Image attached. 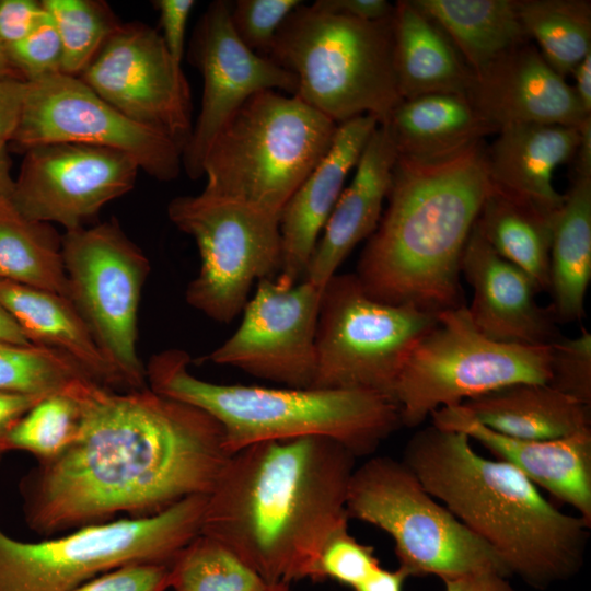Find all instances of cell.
I'll use <instances>...</instances> for the list:
<instances>
[{
  "mask_svg": "<svg viewBox=\"0 0 591 591\" xmlns=\"http://www.w3.org/2000/svg\"><path fill=\"white\" fill-rule=\"evenodd\" d=\"M63 392L79 409L76 437L19 484L24 519L38 534L208 496L231 456L216 419L149 386L115 391L82 378Z\"/></svg>",
  "mask_w": 591,
  "mask_h": 591,
  "instance_id": "obj_1",
  "label": "cell"
},
{
  "mask_svg": "<svg viewBox=\"0 0 591 591\" xmlns=\"http://www.w3.org/2000/svg\"><path fill=\"white\" fill-rule=\"evenodd\" d=\"M356 460L323 437L251 444L228 460L207 497L200 533L231 548L269 586L316 581L325 544L348 528Z\"/></svg>",
  "mask_w": 591,
  "mask_h": 591,
  "instance_id": "obj_2",
  "label": "cell"
},
{
  "mask_svg": "<svg viewBox=\"0 0 591 591\" xmlns=\"http://www.w3.org/2000/svg\"><path fill=\"white\" fill-rule=\"evenodd\" d=\"M490 187L483 142L442 161L397 155L355 273L364 292L434 313L464 305L461 257Z\"/></svg>",
  "mask_w": 591,
  "mask_h": 591,
  "instance_id": "obj_3",
  "label": "cell"
},
{
  "mask_svg": "<svg viewBox=\"0 0 591 591\" xmlns=\"http://www.w3.org/2000/svg\"><path fill=\"white\" fill-rule=\"evenodd\" d=\"M402 461L498 555L509 576L544 590L583 566L591 525L557 509L511 464L480 455L465 433L422 428L406 443Z\"/></svg>",
  "mask_w": 591,
  "mask_h": 591,
  "instance_id": "obj_4",
  "label": "cell"
},
{
  "mask_svg": "<svg viewBox=\"0 0 591 591\" xmlns=\"http://www.w3.org/2000/svg\"><path fill=\"white\" fill-rule=\"evenodd\" d=\"M189 362L181 349L154 354L146 366L148 386L216 419L231 455L259 442L323 437L358 459L374 453L402 426L397 405L380 393L219 384L193 375Z\"/></svg>",
  "mask_w": 591,
  "mask_h": 591,
  "instance_id": "obj_5",
  "label": "cell"
},
{
  "mask_svg": "<svg viewBox=\"0 0 591 591\" xmlns=\"http://www.w3.org/2000/svg\"><path fill=\"white\" fill-rule=\"evenodd\" d=\"M338 124L296 95L255 93L230 117L202 163V193L280 213L329 151Z\"/></svg>",
  "mask_w": 591,
  "mask_h": 591,
  "instance_id": "obj_6",
  "label": "cell"
},
{
  "mask_svg": "<svg viewBox=\"0 0 591 591\" xmlns=\"http://www.w3.org/2000/svg\"><path fill=\"white\" fill-rule=\"evenodd\" d=\"M391 18L364 21L302 2L278 28L267 57L296 76V96L336 124L360 115L382 124L402 102Z\"/></svg>",
  "mask_w": 591,
  "mask_h": 591,
  "instance_id": "obj_7",
  "label": "cell"
},
{
  "mask_svg": "<svg viewBox=\"0 0 591 591\" xmlns=\"http://www.w3.org/2000/svg\"><path fill=\"white\" fill-rule=\"evenodd\" d=\"M207 496L162 512L90 524L38 542L9 536L0 526V591H70L131 563L169 564L201 532Z\"/></svg>",
  "mask_w": 591,
  "mask_h": 591,
  "instance_id": "obj_8",
  "label": "cell"
},
{
  "mask_svg": "<svg viewBox=\"0 0 591 591\" xmlns=\"http://www.w3.org/2000/svg\"><path fill=\"white\" fill-rule=\"evenodd\" d=\"M346 512L394 542L409 577L441 580L496 571L510 577L498 555L430 495L413 471L390 456H371L352 472Z\"/></svg>",
  "mask_w": 591,
  "mask_h": 591,
  "instance_id": "obj_9",
  "label": "cell"
},
{
  "mask_svg": "<svg viewBox=\"0 0 591 591\" xmlns=\"http://www.w3.org/2000/svg\"><path fill=\"white\" fill-rule=\"evenodd\" d=\"M551 345L502 343L484 335L466 304L442 311L410 350L392 398L402 426L421 425L434 410L521 382L547 383Z\"/></svg>",
  "mask_w": 591,
  "mask_h": 591,
  "instance_id": "obj_10",
  "label": "cell"
},
{
  "mask_svg": "<svg viewBox=\"0 0 591 591\" xmlns=\"http://www.w3.org/2000/svg\"><path fill=\"white\" fill-rule=\"evenodd\" d=\"M438 314L378 301L355 274H335L322 289L312 387L364 390L392 398L407 356L437 324Z\"/></svg>",
  "mask_w": 591,
  "mask_h": 591,
  "instance_id": "obj_11",
  "label": "cell"
},
{
  "mask_svg": "<svg viewBox=\"0 0 591 591\" xmlns=\"http://www.w3.org/2000/svg\"><path fill=\"white\" fill-rule=\"evenodd\" d=\"M167 216L194 239L200 255L186 301L213 321L230 323L245 308L254 282L280 270L278 217L202 192L173 198Z\"/></svg>",
  "mask_w": 591,
  "mask_h": 591,
  "instance_id": "obj_12",
  "label": "cell"
},
{
  "mask_svg": "<svg viewBox=\"0 0 591 591\" xmlns=\"http://www.w3.org/2000/svg\"><path fill=\"white\" fill-rule=\"evenodd\" d=\"M69 299L127 391L148 387L138 350V311L150 271L144 253L115 220L66 231Z\"/></svg>",
  "mask_w": 591,
  "mask_h": 591,
  "instance_id": "obj_13",
  "label": "cell"
},
{
  "mask_svg": "<svg viewBox=\"0 0 591 591\" xmlns=\"http://www.w3.org/2000/svg\"><path fill=\"white\" fill-rule=\"evenodd\" d=\"M11 142L25 151L58 142L113 149L162 182L175 179L183 169V150L170 137L129 119L80 78L61 72L26 81L22 115Z\"/></svg>",
  "mask_w": 591,
  "mask_h": 591,
  "instance_id": "obj_14",
  "label": "cell"
},
{
  "mask_svg": "<svg viewBox=\"0 0 591 591\" xmlns=\"http://www.w3.org/2000/svg\"><path fill=\"white\" fill-rule=\"evenodd\" d=\"M78 78L123 115L184 150L193 129L190 89L158 31L120 23Z\"/></svg>",
  "mask_w": 591,
  "mask_h": 591,
  "instance_id": "obj_15",
  "label": "cell"
},
{
  "mask_svg": "<svg viewBox=\"0 0 591 591\" xmlns=\"http://www.w3.org/2000/svg\"><path fill=\"white\" fill-rule=\"evenodd\" d=\"M322 289L305 279L293 285L259 280L235 333L204 360L287 387H312Z\"/></svg>",
  "mask_w": 591,
  "mask_h": 591,
  "instance_id": "obj_16",
  "label": "cell"
},
{
  "mask_svg": "<svg viewBox=\"0 0 591 591\" xmlns=\"http://www.w3.org/2000/svg\"><path fill=\"white\" fill-rule=\"evenodd\" d=\"M137 163L127 154L81 143L30 148L10 201L25 218L71 231L135 186Z\"/></svg>",
  "mask_w": 591,
  "mask_h": 591,
  "instance_id": "obj_17",
  "label": "cell"
},
{
  "mask_svg": "<svg viewBox=\"0 0 591 591\" xmlns=\"http://www.w3.org/2000/svg\"><path fill=\"white\" fill-rule=\"evenodd\" d=\"M231 2H211L199 19L188 57L202 77L200 113L183 150L182 165L196 179L215 137L252 95L276 90L294 95L297 78L270 58L250 50L230 20Z\"/></svg>",
  "mask_w": 591,
  "mask_h": 591,
  "instance_id": "obj_18",
  "label": "cell"
},
{
  "mask_svg": "<svg viewBox=\"0 0 591 591\" xmlns=\"http://www.w3.org/2000/svg\"><path fill=\"white\" fill-rule=\"evenodd\" d=\"M465 96L499 130L520 124L578 128L591 116L572 86L529 40L472 72Z\"/></svg>",
  "mask_w": 591,
  "mask_h": 591,
  "instance_id": "obj_19",
  "label": "cell"
},
{
  "mask_svg": "<svg viewBox=\"0 0 591 591\" xmlns=\"http://www.w3.org/2000/svg\"><path fill=\"white\" fill-rule=\"evenodd\" d=\"M461 275L473 289L467 306L475 326L487 337L509 344L545 346L560 337L548 309L538 304L535 281L497 254L475 225L461 257Z\"/></svg>",
  "mask_w": 591,
  "mask_h": 591,
  "instance_id": "obj_20",
  "label": "cell"
},
{
  "mask_svg": "<svg viewBox=\"0 0 591 591\" xmlns=\"http://www.w3.org/2000/svg\"><path fill=\"white\" fill-rule=\"evenodd\" d=\"M430 417L432 425L480 443L591 525V429L559 439L522 440L487 428L460 405L439 408Z\"/></svg>",
  "mask_w": 591,
  "mask_h": 591,
  "instance_id": "obj_21",
  "label": "cell"
},
{
  "mask_svg": "<svg viewBox=\"0 0 591 591\" xmlns=\"http://www.w3.org/2000/svg\"><path fill=\"white\" fill-rule=\"evenodd\" d=\"M378 125L372 115H360L339 124L327 154L283 207L279 218L282 258L278 274L282 282L293 285L304 276L345 179Z\"/></svg>",
  "mask_w": 591,
  "mask_h": 591,
  "instance_id": "obj_22",
  "label": "cell"
},
{
  "mask_svg": "<svg viewBox=\"0 0 591 591\" xmlns=\"http://www.w3.org/2000/svg\"><path fill=\"white\" fill-rule=\"evenodd\" d=\"M396 159L389 128L379 124L360 155L350 185L341 192L324 227L304 273L305 280L324 287L355 246L375 231Z\"/></svg>",
  "mask_w": 591,
  "mask_h": 591,
  "instance_id": "obj_23",
  "label": "cell"
},
{
  "mask_svg": "<svg viewBox=\"0 0 591 591\" xmlns=\"http://www.w3.org/2000/svg\"><path fill=\"white\" fill-rule=\"evenodd\" d=\"M485 162L494 186L556 212L565 195L553 185L554 171L575 158L577 127L553 124H520L501 128Z\"/></svg>",
  "mask_w": 591,
  "mask_h": 591,
  "instance_id": "obj_24",
  "label": "cell"
},
{
  "mask_svg": "<svg viewBox=\"0 0 591 591\" xmlns=\"http://www.w3.org/2000/svg\"><path fill=\"white\" fill-rule=\"evenodd\" d=\"M0 304L30 344L65 354L91 380L105 387L127 391L69 298L0 280Z\"/></svg>",
  "mask_w": 591,
  "mask_h": 591,
  "instance_id": "obj_25",
  "label": "cell"
},
{
  "mask_svg": "<svg viewBox=\"0 0 591 591\" xmlns=\"http://www.w3.org/2000/svg\"><path fill=\"white\" fill-rule=\"evenodd\" d=\"M393 65L402 101L430 94L466 95L472 71L442 30L412 0L394 4Z\"/></svg>",
  "mask_w": 591,
  "mask_h": 591,
  "instance_id": "obj_26",
  "label": "cell"
},
{
  "mask_svg": "<svg viewBox=\"0 0 591 591\" xmlns=\"http://www.w3.org/2000/svg\"><path fill=\"white\" fill-rule=\"evenodd\" d=\"M382 124L389 128L397 155L420 162L450 159L499 131L460 94L402 101Z\"/></svg>",
  "mask_w": 591,
  "mask_h": 591,
  "instance_id": "obj_27",
  "label": "cell"
},
{
  "mask_svg": "<svg viewBox=\"0 0 591 591\" xmlns=\"http://www.w3.org/2000/svg\"><path fill=\"white\" fill-rule=\"evenodd\" d=\"M460 406L479 424L514 439L552 440L591 429V407L547 383L510 384Z\"/></svg>",
  "mask_w": 591,
  "mask_h": 591,
  "instance_id": "obj_28",
  "label": "cell"
},
{
  "mask_svg": "<svg viewBox=\"0 0 591 591\" xmlns=\"http://www.w3.org/2000/svg\"><path fill=\"white\" fill-rule=\"evenodd\" d=\"M590 279L591 177L576 175L553 225L548 309L556 323L582 318Z\"/></svg>",
  "mask_w": 591,
  "mask_h": 591,
  "instance_id": "obj_29",
  "label": "cell"
},
{
  "mask_svg": "<svg viewBox=\"0 0 591 591\" xmlns=\"http://www.w3.org/2000/svg\"><path fill=\"white\" fill-rule=\"evenodd\" d=\"M556 212L491 184L474 225L497 254L526 273L540 291H548Z\"/></svg>",
  "mask_w": 591,
  "mask_h": 591,
  "instance_id": "obj_30",
  "label": "cell"
},
{
  "mask_svg": "<svg viewBox=\"0 0 591 591\" xmlns=\"http://www.w3.org/2000/svg\"><path fill=\"white\" fill-rule=\"evenodd\" d=\"M453 44L472 72L529 40L518 0H412Z\"/></svg>",
  "mask_w": 591,
  "mask_h": 591,
  "instance_id": "obj_31",
  "label": "cell"
},
{
  "mask_svg": "<svg viewBox=\"0 0 591 591\" xmlns=\"http://www.w3.org/2000/svg\"><path fill=\"white\" fill-rule=\"evenodd\" d=\"M61 237L50 223L30 220L0 198V280L69 298Z\"/></svg>",
  "mask_w": 591,
  "mask_h": 591,
  "instance_id": "obj_32",
  "label": "cell"
},
{
  "mask_svg": "<svg viewBox=\"0 0 591 591\" xmlns=\"http://www.w3.org/2000/svg\"><path fill=\"white\" fill-rule=\"evenodd\" d=\"M518 13L529 38L563 78L591 53L589 0H518Z\"/></svg>",
  "mask_w": 591,
  "mask_h": 591,
  "instance_id": "obj_33",
  "label": "cell"
},
{
  "mask_svg": "<svg viewBox=\"0 0 591 591\" xmlns=\"http://www.w3.org/2000/svg\"><path fill=\"white\" fill-rule=\"evenodd\" d=\"M174 591H268L269 584L220 541L198 534L170 563Z\"/></svg>",
  "mask_w": 591,
  "mask_h": 591,
  "instance_id": "obj_34",
  "label": "cell"
},
{
  "mask_svg": "<svg viewBox=\"0 0 591 591\" xmlns=\"http://www.w3.org/2000/svg\"><path fill=\"white\" fill-rule=\"evenodd\" d=\"M62 49L60 72L79 77L120 22L107 3L95 0H43Z\"/></svg>",
  "mask_w": 591,
  "mask_h": 591,
  "instance_id": "obj_35",
  "label": "cell"
},
{
  "mask_svg": "<svg viewBox=\"0 0 591 591\" xmlns=\"http://www.w3.org/2000/svg\"><path fill=\"white\" fill-rule=\"evenodd\" d=\"M82 378L89 376L58 350L0 340V391L50 395Z\"/></svg>",
  "mask_w": 591,
  "mask_h": 591,
  "instance_id": "obj_36",
  "label": "cell"
},
{
  "mask_svg": "<svg viewBox=\"0 0 591 591\" xmlns=\"http://www.w3.org/2000/svg\"><path fill=\"white\" fill-rule=\"evenodd\" d=\"M79 425L76 402L65 392L42 398L3 440L4 452L12 450L33 454L38 462L49 461L73 441Z\"/></svg>",
  "mask_w": 591,
  "mask_h": 591,
  "instance_id": "obj_37",
  "label": "cell"
},
{
  "mask_svg": "<svg viewBox=\"0 0 591 591\" xmlns=\"http://www.w3.org/2000/svg\"><path fill=\"white\" fill-rule=\"evenodd\" d=\"M547 384L558 392L591 407V334L559 337L551 345Z\"/></svg>",
  "mask_w": 591,
  "mask_h": 591,
  "instance_id": "obj_38",
  "label": "cell"
},
{
  "mask_svg": "<svg viewBox=\"0 0 591 591\" xmlns=\"http://www.w3.org/2000/svg\"><path fill=\"white\" fill-rule=\"evenodd\" d=\"M300 0H236L230 20L240 40L252 51L267 57L275 35Z\"/></svg>",
  "mask_w": 591,
  "mask_h": 591,
  "instance_id": "obj_39",
  "label": "cell"
},
{
  "mask_svg": "<svg viewBox=\"0 0 591 591\" xmlns=\"http://www.w3.org/2000/svg\"><path fill=\"white\" fill-rule=\"evenodd\" d=\"M380 566L374 548L358 542L346 528L325 544L317 563L316 581L331 579L354 589Z\"/></svg>",
  "mask_w": 591,
  "mask_h": 591,
  "instance_id": "obj_40",
  "label": "cell"
},
{
  "mask_svg": "<svg viewBox=\"0 0 591 591\" xmlns=\"http://www.w3.org/2000/svg\"><path fill=\"white\" fill-rule=\"evenodd\" d=\"M5 51L12 66L25 81L60 72L61 43L47 12L28 35L7 47Z\"/></svg>",
  "mask_w": 591,
  "mask_h": 591,
  "instance_id": "obj_41",
  "label": "cell"
},
{
  "mask_svg": "<svg viewBox=\"0 0 591 591\" xmlns=\"http://www.w3.org/2000/svg\"><path fill=\"white\" fill-rule=\"evenodd\" d=\"M170 565L131 563L103 572L70 591H166Z\"/></svg>",
  "mask_w": 591,
  "mask_h": 591,
  "instance_id": "obj_42",
  "label": "cell"
},
{
  "mask_svg": "<svg viewBox=\"0 0 591 591\" xmlns=\"http://www.w3.org/2000/svg\"><path fill=\"white\" fill-rule=\"evenodd\" d=\"M45 14L42 1L0 0V46L5 49L23 39Z\"/></svg>",
  "mask_w": 591,
  "mask_h": 591,
  "instance_id": "obj_43",
  "label": "cell"
},
{
  "mask_svg": "<svg viewBox=\"0 0 591 591\" xmlns=\"http://www.w3.org/2000/svg\"><path fill=\"white\" fill-rule=\"evenodd\" d=\"M162 39L173 61L182 66L185 34L188 18L195 5L194 0H157Z\"/></svg>",
  "mask_w": 591,
  "mask_h": 591,
  "instance_id": "obj_44",
  "label": "cell"
},
{
  "mask_svg": "<svg viewBox=\"0 0 591 591\" xmlns=\"http://www.w3.org/2000/svg\"><path fill=\"white\" fill-rule=\"evenodd\" d=\"M25 93V80L0 79V143L7 144L13 140L21 119Z\"/></svg>",
  "mask_w": 591,
  "mask_h": 591,
  "instance_id": "obj_45",
  "label": "cell"
},
{
  "mask_svg": "<svg viewBox=\"0 0 591 591\" xmlns=\"http://www.w3.org/2000/svg\"><path fill=\"white\" fill-rule=\"evenodd\" d=\"M317 10L347 15L364 21H379L392 16L394 4L386 0H316Z\"/></svg>",
  "mask_w": 591,
  "mask_h": 591,
  "instance_id": "obj_46",
  "label": "cell"
},
{
  "mask_svg": "<svg viewBox=\"0 0 591 591\" xmlns=\"http://www.w3.org/2000/svg\"><path fill=\"white\" fill-rule=\"evenodd\" d=\"M45 396L47 395L0 391V445L2 450L7 434Z\"/></svg>",
  "mask_w": 591,
  "mask_h": 591,
  "instance_id": "obj_47",
  "label": "cell"
},
{
  "mask_svg": "<svg viewBox=\"0 0 591 591\" xmlns=\"http://www.w3.org/2000/svg\"><path fill=\"white\" fill-rule=\"evenodd\" d=\"M444 591H517L508 577L496 571H483L442 580Z\"/></svg>",
  "mask_w": 591,
  "mask_h": 591,
  "instance_id": "obj_48",
  "label": "cell"
},
{
  "mask_svg": "<svg viewBox=\"0 0 591 591\" xmlns=\"http://www.w3.org/2000/svg\"><path fill=\"white\" fill-rule=\"evenodd\" d=\"M409 575L397 567L394 570L379 567L364 581L351 589L352 591H403Z\"/></svg>",
  "mask_w": 591,
  "mask_h": 591,
  "instance_id": "obj_49",
  "label": "cell"
},
{
  "mask_svg": "<svg viewBox=\"0 0 591 591\" xmlns=\"http://www.w3.org/2000/svg\"><path fill=\"white\" fill-rule=\"evenodd\" d=\"M575 85L572 86L576 96L588 114H591V53L572 70Z\"/></svg>",
  "mask_w": 591,
  "mask_h": 591,
  "instance_id": "obj_50",
  "label": "cell"
},
{
  "mask_svg": "<svg viewBox=\"0 0 591 591\" xmlns=\"http://www.w3.org/2000/svg\"><path fill=\"white\" fill-rule=\"evenodd\" d=\"M579 143L576 150V175L591 177V116L579 127Z\"/></svg>",
  "mask_w": 591,
  "mask_h": 591,
  "instance_id": "obj_51",
  "label": "cell"
},
{
  "mask_svg": "<svg viewBox=\"0 0 591 591\" xmlns=\"http://www.w3.org/2000/svg\"><path fill=\"white\" fill-rule=\"evenodd\" d=\"M0 340L20 344L32 345L26 339L20 327L9 315V313L0 304Z\"/></svg>",
  "mask_w": 591,
  "mask_h": 591,
  "instance_id": "obj_52",
  "label": "cell"
},
{
  "mask_svg": "<svg viewBox=\"0 0 591 591\" xmlns=\"http://www.w3.org/2000/svg\"><path fill=\"white\" fill-rule=\"evenodd\" d=\"M11 161L7 144L0 143V198H10L14 179L11 176Z\"/></svg>",
  "mask_w": 591,
  "mask_h": 591,
  "instance_id": "obj_53",
  "label": "cell"
},
{
  "mask_svg": "<svg viewBox=\"0 0 591 591\" xmlns=\"http://www.w3.org/2000/svg\"><path fill=\"white\" fill-rule=\"evenodd\" d=\"M4 78H19L23 79L20 73L12 66L7 51L0 46V79ZM24 80V79H23Z\"/></svg>",
  "mask_w": 591,
  "mask_h": 591,
  "instance_id": "obj_54",
  "label": "cell"
},
{
  "mask_svg": "<svg viewBox=\"0 0 591 591\" xmlns=\"http://www.w3.org/2000/svg\"><path fill=\"white\" fill-rule=\"evenodd\" d=\"M268 591H291L289 583L280 582L277 584H270Z\"/></svg>",
  "mask_w": 591,
  "mask_h": 591,
  "instance_id": "obj_55",
  "label": "cell"
},
{
  "mask_svg": "<svg viewBox=\"0 0 591 591\" xmlns=\"http://www.w3.org/2000/svg\"><path fill=\"white\" fill-rule=\"evenodd\" d=\"M5 454V452L2 450L1 445H0V461L2 460L3 455Z\"/></svg>",
  "mask_w": 591,
  "mask_h": 591,
  "instance_id": "obj_56",
  "label": "cell"
}]
</instances>
